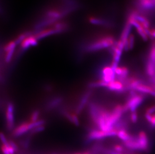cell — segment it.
I'll use <instances>...</instances> for the list:
<instances>
[{
    "label": "cell",
    "instance_id": "7c38bea8",
    "mask_svg": "<svg viewBox=\"0 0 155 154\" xmlns=\"http://www.w3.org/2000/svg\"><path fill=\"white\" fill-rule=\"evenodd\" d=\"M107 88L110 90L119 93H122L127 90L124 85L121 82L117 80H114V81L108 83Z\"/></svg>",
    "mask_w": 155,
    "mask_h": 154
},
{
    "label": "cell",
    "instance_id": "8fae6325",
    "mask_svg": "<svg viewBox=\"0 0 155 154\" xmlns=\"http://www.w3.org/2000/svg\"><path fill=\"white\" fill-rule=\"evenodd\" d=\"M123 146L129 151H140V146L136 137L132 136L130 139L123 142Z\"/></svg>",
    "mask_w": 155,
    "mask_h": 154
},
{
    "label": "cell",
    "instance_id": "d4e9b609",
    "mask_svg": "<svg viewBox=\"0 0 155 154\" xmlns=\"http://www.w3.org/2000/svg\"><path fill=\"white\" fill-rule=\"evenodd\" d=\"M146 113L150 114H153L155 113V105L147 109Z\"/></svg>",
    "mask_w": 155,
    "mask_h": 154
},
{
    "label": "cell",
    "instance_id": "8992f818",
    "mask_svg": "<svg viewBox=\"0 0 155 154\" xmlns=\"http://www.w3.org/2000/svg\"><path fill=\"white\" fill-rule=\"evenodd\" d=\"M116 74L111 67H104L101 71L102 81L108 84L116 80Z\"/></svg>",
    "mask_w": 155,
    "mask_h": 154
},
{
    "label": "cell",
    "instance_id": "e0dca14e",
    "mask_svg": "<svg viewBox=\"0 0 155 154\" xmlns=\"http://www.w3.org/2000/svg\"><path fill=\"white\" fill-rule=\"evenodd\" d=\"M117 136L119 137L120 139L123 141V142L129 140L132 137V136L130 135L126 129H120L118 130Z\"/></svg>",
    "mask_w": 155,
    "mask_h": 154
},
{
    "label": "cell",
    "instance_id": "5b68a950",
    "mask_svg": "<svg viewBox=\"0 0 155 154\" xmlns=\"http://www.w3.org/2000/svg\"><path fill=\"white\" fill-rule=\"evenodd\" d=\"M38 40L34 33H31L28 35L22 41L20 44L21 49L22 51L28 50L31 47L35 46L38 44Z\"/></svg>",
    "mask_w": 155,
    "mask_h": 154
},
{
    "label": "cell",
    "instance_id": "30bf717a",
    "mask_svg": "<svg viewBox=\"0 0 155 154\" xmlns=\"http://www.w3.org/2000/svg\"><path fill=\"white\" fill-rule=\"evenodd\" d=\"M137 140L140 146V151L146 152L148 151L149 144L148 136L144 131H140L138 134Z\"/></svg>",
    "mask_w": 155,
    "mask_h": 154
},
{
    "label": "cell",
    "instance_id": "277c9868",
    "mask_svg": "<svg viewBox=\"0 0 155 154\" xmlns=\"http://www.w3.org/2000/svg\"><path fill=\"white\" fill-rule=\"evenodd\" d=\"M14 111L15 107L12 103H9L8 104L6 109V126L9 131L13 130L15 125V118H14Z\"/></svg>",
    "mask_w": 155,
    "mask_h": 154
},
{
    "label": "cell",
    "instance_id": "ba28073f",
    "mask_svg": "<svg viewBox=\"0 0 155 154\" xmlns=\"http://www.w3.org/2000/svg\"><path fill=\"white\" fill-rule=\"evenodd\" d=\"M31 130V124L30 122H25L21 123L13 130L12 134L14 137H19L26 133Z\"/></svg>",
    "mask_w": 155,
    "mask_h": 154
},
{
    "label": "cell",
    "instance_id": "44dd1931",
    "mask_svg": "<svg viewBox=\"0 0 155 154\" xmlns=\"http://www.w3.org/2000/svg\"><path fill=\"white\" fill-rule=\"evenodd\" d=\"M107 84H108L107 83H105L101 80L98 81L92 82L89 85V86L91 88L101 87L107 88Z\"/></svg>",
    "mask_w": 155,
    "mask_h": 154
},
{
    "label": "cell",
    "instance_id": "603a6c76",
    "mask_svg": "<svg viewBox=\"0 0 155 154\" xmlns=\"http://www.w3.org/2000/svg\"><path fill=\"white\" fill-rule=\"evenodd\" d=\"M44 128H45L44 125H42V126L35 127V128L31 130L30 131H31V133H32L33 134H35V133H37L40 132L43 130H44Z\"/></svg>",
    "mask_w": 155,
    "mask_h": 154
},
{
    "label": "cell",
    "instance_id": "9c48e42d",
    "mask_svg": "<svg viewBox=\"0 0 155 154\" xmlns=\"http://www.w3.org/2000/svg\"><path fill=\"white\" fill-rule=\"evenodd\" d=\"M91 94H92L91 91H87L81 97L75 109V113L77 115H78L82 112L85 106L87 105Z\"/></svg>",
    "mask_w": 155,
    "mask_h": 154
},
{
    "label": "cell",
    "instance_id": "5bb4252c",
    "mask_svg": "<svg viewBox=\"0 0 155 154\" xmlns=\"http://www.w3.org/2000/svg\"><path fill=\"white\" fill-rule=\"evenodd\" d=\"M134 90L142 94L151 95L152 96L155 97V91L151 86H148L143 83H141L138 85L135 88Z\"/></svg>",
    "mask_w": 155,
    "mask_h": 154
},
{
    "label": "cell",
    "instance_id": "4316f807",
    "mask_svg": "<svg viewBox=\"0 0 155 154\" xmlns=\"http://www.w3.org/2000/svg\"><path fill=\"white\" fill-rule=\"evenodd\" d=\"M107 153H108V154H126L117 153V152H114L113 150H107Z\"/></svg>",
    "mask_w": 155,
    "mask_h": 154
},
{
    "label": "cell",
    "instance_id": "2e32d148",
    "mask_svg": "<svg viewBox=\"0 0 155 154\" xmlns=\"http://www.w3.org/2000/svg\"><path fill=\"white\" fill-rule=\"evenodd\" d=\"M88 21L94 25H101V26H108L110 25V22L101 19L100 18L96 17L94 16H91L88 18Z\"/></svg>",
    "mask_w": 155,
    "mask_h": 154
},
{
    "label": "cell",
    "instance_id": "484cf974",
    "mask_svg": "<svg viewBox=\"0 0 155 154\" xmlns=\"http://www.w3.org/2000/svg\"><path fill=\"white\" fill-rule=\"evenodd\" d=\"M9 145L11 146V147L13 148L14 149L15 152L17 151L18 149V146H17L16 144L13 141H9Z\"/></svg>",
    "mask_w": 155,
    "mask_h": 154
},
{
    "label": "cell",
    "instance_id": "6da1fadb",
    "mask_svg": "<svg viewBox=\"0 0 155 154\" xmlns=\"http://www.w3.org/2000/svg\"><path fill=\"white\" fill-rule=\"evenodd\" d=\"M116 42L113 36L107 35L88 44L85 47V50L91 52L99 51L105 48H111L116 44Z\"/></svg>",
    "mask_w": 155,
    "mask_h": 154
},
{
    "label": "cell",
    "instance_id": "ac0fdd59",
    "mask_svg": "<svg viewBox=\"0 0 155 154\" xmlns=\"http://www.w3.org/2000/svg\"><path fill=\"white\" fill-rule=\"evenodd\" d=\"M147 61L155 65V41L153 42L150 49Z\"/></svg>",
    "mask_w": 155,
    "mask_h": 154
},
{
    "label": "cell",
    "instance_id": "52a82bcc",
    "mask_svg": "<svg viewBox=\"0 0 155 154\" xmlns=\"http://www.w3.org/2000/svg\"><path fill=\"white\" fill-rule=\"evenodd\" d=\"M17 46V44L14 40L8 42L5 46L4 50L5 52V61L6 62L9 63L12 60Z\"/></svg>",
    "mask_w": 155,
    "mask_h": 154
},
{
    "label": "cell",
    "instance_id": "4fadbf2b",
    "mask_svg": "<svg viewBox=\"0 0 155 154\" xmlns=\"http://www.w3.org/2000/svg\"><path fill=\"white\" fill-rule=\"evenodd\" d=\"M62 115L65 118H66L68 121L73 124L75 126H79V120L78 118V115L75 113H73L71 111L66 110H63L61 111Z\"/></svg>",
    "mask_w": 155,
    "mask_h": 154
},
{
    "label": "cell",
    "instance_id": "cb8c5ba5",
    "mask_svg": "<svg viewBox=\"0 0 155 154\" xmlns=\"http://www.w3.org/2000/svg\"><path fill=\"white\" fill-rule=\"evenodd\" d=\"M0 141H1L3 145H8L9 144V141H8L6 136L3 133L0 132Z\"/></svg>",
    "mask_w": 155,
    "mask_h": 154
},
{
    "label": "cell",
    "instance_id": "9a60e30c",
    "mask_svg": "<svg viewBox=\"0 0 155 154\" xmlns=\"http://www.w3.org/2000/svg\"><path fill=\"white\" fill-rule=\"evenodd\" d=\"M63 98L61 97L60 96L52 98L47 103V104L46 105V108L47 110H51L52 109H55L62 103V102H63Z\"/></svg>",
    "mask_w": 155,
    "mask_h": 154
},
{
    "label": "cell",
    "instance_id": "3957f363",
    "mask_svg": "<svg viewBox=\"0 0 155 154\" xmlns=\"http://www.w3.org/2000/svg\"><path fill=\"white\" fill-rule=\"evenodd\" d=\"M117 130L114 129L110 131H103L100 130H92L89 132L87 136V142L97 140L107 137H114L117 136Z\"/></svg>",
    "mask_w": 155,
    "mask_h": 154
},
{
    "label": "cell",
    "instance_id": "7a4b0ae2",
    "mask_svg": "<svg viewBox=\"0 0 155 154\" xmlns=\"http://www.w3.org/2000/svg\"><path fill=\"white\" fill-rule=\"evenodd\" d=\"M145 100V97L143 95H139L138 94L130 95L127 101L124 105L125 112L127 111H130V112H136L137 109L142 105Z\"/></svg>",
    "mask_w": 155,
    "mask_h": 154
},
{
    "label": "cell",
    "instance_id": "ffe728a7",
    "mask_svg": "<svg viewBox=\"0 0 155 154\" xmlns=\"http://www.w3.org/2000/svg\"><path fill=\"white\" fill-rule=\"evenodd\" d=\"M40 115V113L39 111L38 110L33 111L30 116V122H35L38 121Z\"/></svg>",
    "mask_w": 155,
    "mask_h": 154
},
{
    "label": "cell",
    "instance_id": "d6986e66",
    "mask_svg": "<svg viewBox=\"0 0 155 154\" xmlns=\"http://www.w3.org/2000/svg\"><path fill=\"white\" fill-rule=\"evenodd\" d=\"M145 117L151 127L155 129V113L153 114H150L146 113Z\"/></svg>",
    "mask_w": 155,
    "mask_h": 154
},
{
    "label": "cell",
    "instance_id": "7402d4cb",
    "mask_svg": "<svg viewBox=\"0 0 155 154\" xmlns=\"http://www.w3.org/2000/svg\"><path fill=\"white\" fill-rule=\"evenodd\" d=\"M138 114L136 112H131L130 115V120L131 122L133 123H136L138 121Z\"/></svg>",
    "mask_w": 155,
    "mask_h": 154
}]
</instances>
